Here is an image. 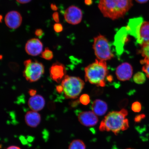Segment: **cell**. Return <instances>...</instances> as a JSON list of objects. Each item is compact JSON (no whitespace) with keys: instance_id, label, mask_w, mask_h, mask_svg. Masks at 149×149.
Instances as JSON below:
<instances>
[{"instance_id":"6da1fadb","label":"cell","mask_w":149,"mask_h":149,"mask_svg":"<svg viewBox=\"0 0 149 149\" xmlns=\"http://www.w3.org/2000/svg\"><path fill=\"white\" fill-rule=\"evenodd\" d=\"M133 6V0H100L98 7L104 17L115 20L124 17Z\"/></svg>"},{"instance_id":"7a4b0ae2","label":"cell","mask_w":149,"mask_h":149,"mask_svg":"<svg viewBox=\"0 0 149 149\" xmlns=\"http://www.w3.org/2000/svg\"><path fill=\"white\" fill-rule=\"evenodd\" d=\"M127 115V111L124 109L109 112L100 123V130L111 131L116 135L120 131L127 130L129 127L128 120L126 118Z\"/></svg>"},{"instance_id":"3957f363","label":"cell","mask_w":149,"mask_h":149,"mask_svg":"<svg viewBox=\"0 0 149 149\" xmlns=\"http://www.w3.org/2000/svg\"><path fill=\"white\" fill-rule=\"evenodd\" d=\"M85 72L86 81L98 86H105V78L108 73L105 61L96 59L85 68Z\"/></svg>"},{"instance_id":"277c9868","label":"cell","mask_w":149,"mask_h":149,"mask_svg":"<svg viewBox=\"0 0 149 149\" xmlns=\"http://www.w3.org/2000/svg\"><path fill=\"white\" fill-rule=\"evenodd\" d=\"M84 85V82L80 78L68 75L65 76L61 82L65 97L68 99L77 98Z\"/></svg>"},{"instance_id":"5b68a950","label":"cell","mask_w":149,"mask_h":149,"mask_svg":"<svg viewBox=\"0 0 149 149\" xmlns=\"http://www.w3.org/2000/svg\"><path fill=\"white\" fill-rule=\"evenodd\" d=\"M93 48L95 54L99 60H109L113 57L109 42L103 35L100 34L94 37Z\"/></svg>"},{"instance_id":"8992f818","label":"cell","mask_w":149,"mask_h":149,"mask_svg":"<svg viewBox=\"0 0 149 149\" xmlns=\"http://www.w3.org/2000/svg\"><path fill=\"white\" fill-rule=\"evenodd\" d=\"M24 76L30 82L38 81L44 73V66L41 63L28 59L24 61Z\"/></svg>"},{"instance_id":"52a82bcc","label":"cell","mask_w":149,"mask_h":149,"mask_svg":"<svg viewBox=\"0 0 149 149\" xmlns=\"http://www.w3.org/2000/svg\"><path fill=\"white\" fill-rule=\"evenodd\" d=\"M64 18L68 23L72 25L79 24L82 20L83 13L81 9L75 6H71L64 13Z\"/></svg>"},{"instance_id":"ba28073f","label":"cell","mask_w":149,"mask_h":149,"mask_svg":"<svg viewBox=\"0 0 149 149\" xmlns=\"http://www.w3.org/2000/svg\"><path fill=\"white\" fill-rule=\"evenodd\" d=\"M143 22L144 19L141 17L130 19L126 27L128 34L136 39L138 42L139 40V33L141 26Z\"/></svg>"},{"instance_id":"9c48e42d","label":"cell","mask_w":149,"mask_h":149,"mask_svg":"<svg viewBox=\"0 0 149 149\" xmlns=\"http://www.w3.org/2000/svg\"><path fill=\"white\" fill-rule=\"evenodd\" d=\"M22 21L21 15L16 11L9 12L6 15L5 22L6 26L12 29H17L21 25Z\"/></svg>"},{"instance_id":"30bf717a","label":"cell","mask_w":149,"mask_h":149,"mask_svg":"<svg viewBox=\"0 0 149 149\" xmlns=\"http://www.w3.org/2000/svg\"><path fill=\"white\" fill-rule=\"evenodd\" d=\"M97 116L93 111H85L79 113L78 118L83 125L92 127L97 123L98 119Z\"/></svg>"},{"instance_id":"8fae6325","label":"cell","mask_w":149,"mask_h":149,"mask_svg":"<svg viewBox=\"0 0 149 149\" xmlns=\"http://www.w3.org/2000/svg\"><path fill=\"white\" fill-rule=\"evenodd\" d=\"M25 49L28 54L32 56H36L42 53L43 44L38 39H31L28 40L26 43Z\"/></svg>"},{"instance_id":"7c38bea8","label":"cell","mask_w":149,"mask_h":149,"mask_svg":"<svg viewBox=\"0 0 149 149\" xmlns=\"http://www.w3.org/2000/svg\"><path fill=\"white\" fill-rule=\"evenodd\" d=\"M66 73L65 66L59 62L54 63L50 68V77L57 83L61 82V80L66 76Z\"/></svg>"},{"instance_id":"4fadbf2b","label":"cell","mask_w":149,"mask_h":149,"mask_svg":"<svg viewBox=\"0 0 149 149\" xmlns=\"http://www.w3.org/2000/svg\"><path fill=\"white\" fill-rule=\"evenodd\" d=\"M133 72L131 65L127 63H124L117 67L116 73L118 80L124 81L129 80L132 77Z\"/></svg>"},{"instance_id":"5bb4252c","label":"cell","mask_w":149,"mask_h":149,"mask_svg":"<svg viewBox=\"0 0 149 149\" xmlns=\"http://www.w3.org/2000/svg\"><path fill=\"white\" fill-rule=\"evenodd\" d=\"M128 34L126 27H123L121 28L115 35L114 45L119 54H121L123 51L124 46Z\"/></svg>"},{"instance_id":"9a60e30c","label":"cell","mask_w":149,"mask_h":149,"mask_svg":"<svg viewBox=\"0 0 149 149\" xmlns=\"http://www.w3.org/2000/svg\"><path fill=\"white\" fill-rule=\"evenodd\" d=\"M25 122L30 127L35 128L40 124L41 117L38 112L31 111L26 113L25 117Z\"/></svg>"},{"instance_id":"2e32d148","label":"cell","mask_w":149,"mask_h":149,"mask_svg":"<svg viewBox=\"0 0 149 149\" xmlns=\"http://www.w3.org/2000/svg\"><path fill=\"white\" fill-rule=\"evenodd\" d=\"M44 98L40 95L31 97L28 101V105L31 110L38 111H41L45 106Z\"/></svg>"},{"instance_id":"e0dca14e","label":"cell","mask_w":149,"mask_h":149,"mask_svg":"<svg viewBox=\"0 0 149 149\" xmlns=\"http://www.w3.org/2000/svg\"><path fill=\"white\" fill-rule=\"evenodd\" d=\"M92 111L97 116H102L107 112L108 109L107 104L100 100H96L93 102L92 106Z\"/></svg>"},{"instance_id":"ac0fdd59","label":"cell","mask_w":149,"mask_h":149,"mask_svg":"<svg viewBox=\"0 0 149 149\" xmlns=\"http://www.w3.org/2000/svg\"><path fill=\"white\" fill-rule=\"evenodd\" d=\"M149 42V22H143L141 26L139 33V44Z\"/></svg>"},{"instance_id":"d6986e66","label":"cell","mask_w":149,"mask_h":149,"mask_svg":"<svg viewBox=\"0 0 149 149\" xmlns=\"http://www.w3.org/2000/svg\"><path fill=\"white\" fill-rule=\"evenodd\" d=\"M68 149H86V146L82 141L75 139L70 143Z\"/></svg>"},{"instance_id":"ffe728a7","label":"cell","mask_w":149,"mask_h":149,"mask_svg":"<svg viewBox=\"0 0 149 149\" xmlns=\"http://www.w3.org/2000/svg\"><path fill=\"white\" fill-rule=\"evenodd\" d=\"M133 79L135 83L141 84L145 82L146 78L144 73L142 72H139L134 76Z\"/></svg>"},{"instance_id":"44dd1931","label":"cell","mask_w":149,"mask_h":149,"mask_svg":"<svg viewBox=\"0 0 149 149\" xmlns=\"http://www.w3.org/2000/svg\"><path fill=\"white\" fill-rule=\"evenodd\" d=\"M140 53L144 58L149 60V42L144 43L141 45Z\"/></svg>"},{"instance_id":"7402d4cb","label":"cell","mask_w":149,"mask_h":149,"mask_svg":"<svg viewBox=\"0 0 149 149\" xmlns=\"http://www.w3.org/2000/svg\"><path fill=\"white\" fill-rule=\"evenodd\" d=\"M41 57L46 60H51L53 57V52L48 49V48H46L45 51L42 53Z\"/></svg>"},{"instance_id":"603a6c76","label":"cell","mask_w":149,"mask_h":149,"mask_svg":"<svg viewBox=\"0 0 149 149\" xmlns=\"http://www.w3.org/2000/svg\"><path fill=\"white\" fill-rule=\"evenodd\" d=\"M141 64H144L142 68V70L146 74L147 77L149 78V60L144 58L141 61Z\"/></svg>"},{"instance_id":"cb8c5ba5","label":"cell","mask_w":149,"mask_h":149,"mask_svg":"<svg viewBox=\"0 0 149 149\" xmlns=\"http://www.w3.org/2000/svg\"><path fill=\"white\" fill-rule=\"evenodd\" d=\"M80 102L84 105H87L90 102V98L88 95L83 94L79 98Z\"/></svg>"},{"instance_id":"d4e9b609","label":"cell","mask_w":149,"mask_h":149,"mask_svg":"<svg viewBox=\"0 0 149 149\" xmlns=\"http://www.w3.org/2000/svg\"><path fill=\"white\" fill-rule=\"evenodd\" d=\"M141 109V104L138 102H136L132 104V111L135 112H139Z\"/></svg>"},{"instance_id":"484cf974","label":"cell","mask_w":149,"mask_h":149,"mask_svg":"<svg viewBox=\"0 0 149 149\" xmlns=\"http://www.w3.org/2000/svg\"><path fill=\"white\" fill-rule=\"evenodd\" d=\"M54 29L56 33L61 32L63 30V26L61 24L56 23L54 26Z\"/></svg>"},{"instance_id":"4316f807","label":"cell","mask_w":149,"mask_h":149,"mask_svg":"<svg viewBox=\"0 0 149 149\" xmlns=\"http://www.w3.org/2000/svg\"><path fill=\"white\" fill-rule=\"evenodd\" d=\"M53 19L57 23H58L59 21V16L58 13L57 12H55L52 15Z\"/></svg>"},{"instance_id":"83f0119b","label":"cell","mask_w":149,"mask_h":149,"mask_svg":"<svg viewBox=\"0 0 149 149\" xmlns=\"http://www.w3.org/2000/svg\"><path fill=\"white\" fill-rule=\"evenodd\" d=\"M35 33L36 36L40 37L42 36L43 34V31L42 29H38L36 30Z\"/></svg>"},{"instance_id":"f1b7e54d","label":"cell","mask_w":149,"mask_h":149,"mask_svg":"<svg viewBox=\"0 0 149 149\" xmlns=\"http://www.w3.org/2000/svg\"><path fill=\"white\" fill-rule=\"evenodd\" d=\"M56 90L57 91L58 93H61L63 92V88L62 85L57 86L56 87Z\"/></svg>"},{"instance_id":"f546056e","label":"cell","mask_w":149,"mask_h":149,"mask_svg":"<svg viewBox=\"0 0 149 149\" xmlns=\"http://www.w3.org/2000/svg\"><path fill=\"white\" fill-rule=\"evenodd\" d=\"M36 91L33 89H30L29 92V94L31 97L36 95Z\"/></svg>"},{"instance_id":"4dcf8cb0","label":"cell","mask_w":149,"mask_h":149,"mask_svg":"<svg viewBox=\"0 0 149 149\" xmlns=\"http://www.w3.org/2000/svg\"><path fill=\"white\" fill-rule=\"evenodd\" d=\"M16 1L17 2L22 4H25L30 2L31 0H16Z\"/></svg>"},{"instance_id":"1f68e13d","label":"cell","mask_w":149,"mask_h":149,"mask_svg":"<svg viewBox=\"0 0 149 149\" xmlns=\"http://www.w3.org/2000/svg\"><path fill=\"white\" fill-rule=\"evenodd\" d=\"M144 117H145V115L143 114L139 115V116L136 117L135 118V122H139V120H141V119L143 118H144Z\"/></svg>"},{"instance_id":"d6a6232c","label":"cell","mask_w":149,"mask_h":149,"mask_svg":"<svg viewBox=\"0 0 149 149\" xmlns=\"http://www.w3.org/2000/svg\"><path fill=\"white\" fill-rule=\"evenodd\" d=\"M51 7L52 10L55 11L57 10L58 9L56 5L54 4V3H52L51 5Z\"/></svg>"},{"instance_id":"836d02e7","label":"cell","mask_w":149,"mask_h":149,"mask_svg":"<svg viewBox=\"0 0 149 149\" xmlns=\"http://www.w3.org/2000/svg\"><path fill=\"white\" fill-rule=\"evenodd\" d=\"M135 1L137 3H146L149 1V0H135Z\"/></svg>"},{"instance_id":"e575fe53","label":"cell","mask_w":149,"mask_h":149,"mask_svg":"<svg viewBox=\"0 0 149 149\" xmlns=\"http://www.w3.org/2000/svg\"><path fill=\"white\" fill-rule=\"evenodd\" d=\"M6 149H21V148L17 146H12L8 147Z\"/></svg>"},{"instance_id":"d590c367","label":"cell","mask_w":149,"mask_h":149,"mask_svg":"<svg viewBox=\"0 0 149 149\" xmlns=\"http://www.w3.org/2000/svg\"><path fill=\"white\" fill-rule=\"evenodd\" d=\"M131 149V148H128V149Z\"/></svg>"}]
</instances>
